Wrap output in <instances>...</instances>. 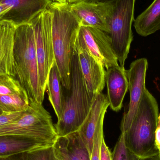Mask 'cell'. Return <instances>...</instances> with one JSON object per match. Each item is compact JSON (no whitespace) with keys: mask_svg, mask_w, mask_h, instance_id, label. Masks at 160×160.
I'll use <instances>...</instances> for the list:
<instances>
[{"mask_svg":"<svg viewBox=\"0 0 160 160\" xmlns=\"http://www.w3.org/2000/svg\"><path fill=\"white\" fill-rule=\"evenodd\" d=\"M55 143L68 160H90L91 154L78 131L58 137Z\"/></svg>","mask_w":160,"mask_h":160,"instance_id":"cell-17","label":"cell"},{"mask_svg":"<svg viewBox=\"0 0 160 160\" xmlns=\"http://www.w3.org/2000/svg\"><path fill=\"white\" fill-rule=\"evenodd\" d=\"M79 1H81V0H67L69 4L73 3L76 2H78Z\"/></svg>","mask_w":160,"mask_h":160,"instance_id":"cell-33","label":"cell"},{"mask_svg":"<svg viewBox=\"0 0 160 160\" xmlns=\"http://www.w3.org/2000/svg\"><path fill=\"white\" fill-rule=\"evenodd\" d=\"M13 94L27 93L17 79L7 74L0 73V95Z\"/></svg>","mask_w":160,"mask_h":160,"instance_id":"cell-21","label":"cell"},{"mask_svg":"<svg viewBox=\"0 0 160 160\" xmlns=\"http://www.w3.org/2000/svg\"><path fill=\"white\" fill-rule=\"evenodd\" d=\"M10 9V8L0 2V20H2L3 18Z\"/></svg>","mask_w":160,"mask_h":160,"instance_id":"cell-29","label":"cell"},{"mask_svg":"<svg viewBox=\"0 0 160 160\" xmlns=\"http://www.w3.org/2000/svg\"><path fill=\"white\" fill-rule=\"evenodd\" d=\"M53 160H68L58 146L54 143L52 146Z\"/></svg>","mask_w":160,"mask_h":160,"instance_id":"cell-27","label":"cell"},{"mask_svg":"<svg viewBox=\"0 0 160 160\" xmlns=\"http://www.w3.org/2000/svg\"><path fill=\"white\" fill-rule=\"evenodd\" d=\"M16 26L9 21L0 20V73L17 79L14 61Z\"/></svg>","mask_w":160,"mask_h":160,"instance_id":"cell-15","label":"cell"},{"mask_svg":"<svg viewBox=\"0 0 160 160\" xmlns=\"http://www.w3.org/2000/svg\"><path fill=\"white\" fill-rule=\"evenodd\" d=\"M1 158L2 160H25L23 153L13 155L7 158Z\"/></svg>","mask_w":160,"mask_h":160,"instance_id":"cell-30","label":"cell"},{"mask_svg":"<svg viewBox=\"0 0 160 160\" xmlns=\"http://www.w3.org/2000/svg\"><path fill=\"white\" fill-rule=\"evenodd\" d=\"M63 88L58 68L54 62L49 74L47 89L49 100L53 107L58 119L61 118L63 109Z\"/></svg>","mask_w":160,"mask_h":160,"instance_id":"cell-19","label":"cell"},{"mask_svg":"<svg viewBox=\"0 0 160 160\" xmlns=\"http://www.w3.org/2000/svg\"><path fill=\"white\" fill-rule=\"evenodd\" d=\"M70 87L64 94L63 109L55 125L58 137L78 131L86 118L92 99L88 94L80 68L78 53L74 49L70 67Z\"/></svg>","mask_w":160,"mask_h":160,"instance_id":"cell-4","label":"cell"},{"mask_svg":"<svg viewBox=\"0 0 160 160\" xmlns=\"http://www.w3.org/2000/svg\"><path fill=\"white\" fill-rule=\"evenodd\" d=\"M103 120L98 125L95 132L90 160H100L101 147L103 137Z\"/></svg>","mask_w":160,"mask_h":160,"instance_id":"cell-24","label":"cell"},{"mask_svg":"<svg viewBox=\"0 0 160 160\" xmlns=\"http://www.w3.org/2000/svg\"><path fill=\"white\" fill-rule=\"evenodd\" d=\"M25 160H53L52 146L23 153Z\"/></svg>","mask_w":160,"mask_h":160,"instance_id":"cell-23","label":"cell"},{"mask_svg":"<svg viewBox=\"0 0 160 160\" xmlns=\"http://www.w3.org/2000/svg\"><path fill=\"white\" fill-rule=\"evenodd\" d=\"M69 8L80 25L94 27L109 34L113 13L112 2L81 0L69 4Z\"/></svg>","mask_w":160,"mask_h":160,"instance_id":"cell-9","label":"cell"},{"mask_svg":"<svg viewBox=\"0 0 160 160\" xmlns=\"http://www.w3.org/2000/svg\"><path fill=\"white\" fill-rule=\"evenodd\" d=\"M148 62L146 58L133 61L129 69L126 70L128 80L130 102L128 111L124 113L121 124V131L124 132L129 128L136 115L142 96L146 88V78Z\"/></svg>","mask_w":160,"mask_h":160,"instance_id":"cell-10","label":"cell"},{"mask_svg":"<svg viewBox=\"0 0 160 160\" xmlns=\"http://www.w3.org/2000/svg\"><path fill=\"white\" fill-rule=\"evenodd\" d=\"M29 105L27 94L0 95V110L3 113L22 112L26 110Z\"/></svg>","mask_w":160,"mask_h":160,"instance_id":"cell-20","label":"cell"},{"mask_svg":"<svg viewBox=\"0 0 160 160\" xmlns=\"http://www.w3.org/2000/svg\"><path fill=\"white\" fill-rule=\"evenodd\" d=\"M156 144L157 148L159 151V154L160 156V113L159 115L158 122V127L156 132Z\"/></svg>","mask_w":160,"mask_h":160,"instance_id":"cell-28","label":"cell"},{"mask_svg":"<svg viewBox=\"0 0 160 160\" xmlns=\"http://www.w3.org/2000/svg\"><path fill=\"white\" fill-rule=\"evenodd\" d=\"M109 106L107 95L102 92L96 95L86 118L78 131L90 154L93 148L94 137L97 127L101 121L104 120Z\"/></svg>","mask_w":160,"mask_h":160,"instance_id":"cell-13","label":"cell"},{"mask_svg":"<svg viewBox=\"0 0 160 160\" xmlns=\"http://www.w3.org/2000/svg\"><path fill=\"white\" fill-rule=\"evenodd\" d=\"M52 145L30 137L16 135L0 136V158L25 153Z\"/></svg>","mask_w":160,"mask_h":160,"instance_id":"cell-16","label":"cell"},{"mask_svg":"<svg viewBox=\"0 0 160 160\" xmlns=\"http://www.w3.org/2000/svg\"><path fill=\"white\" fill-rule=\"evenodd\" d=\"M1 135L30 137L52 145L58 137L50 114L43 104L35 102H30L18 119L1 126Z\"/></svg>","mask_w":160,"mask_h":160,"instance_id":"cell-5","label":"cell"},{"mask_svg":"<svg viewBox=\"0 0 160 160\" xmlns=\"http://www.w3.org/2000/svg\"><path fill=\"white\" fill-rule=\"evenodd\" d=\"M75 45L87 52L104 68L119 65L109 34L94 27L80 25Z\"/></svg>","mask_w":160,"mask_h":160,"instance_id":"cell-8","label":"cell"},{"mask_svg":"<svg viewBox=\"0 0 160 160\" xmlns=\"http://www.w3.org/2000/svg\"><path fill=\"white\" fill-rule=\"evenodd\" d=\"M10 9L2 20L9 21L16 26L29 23L52 3L51 0H0Z\"/></svg>","mask_w":160,"mask_h":160,"instance_id":"cell-12","label":"cell"},{"mask_svg":"<svg viewBox=\"0 0 160 160\" xmlns=\"http://www.w3.org/2000/svg\"><path fill=\"white\" fill-rule=\"evenodd\" d=\"M3 112H2V111H1V110H0V115H2V114L3 113Z\"/></svg>","mask_w":160,"mask_h":160,"instance_id":"cell-35","label":"cell"},{"mask_svg":"<svg viewBox=\"0 0 160 160\" xmlns=\"http://www.w3.org/2000/svg\"><path fill=\"white\" fill-rule=\"evenodd\" d=\"M95 2H112V1H114V0H92Z\"/></svg>","mask_w":160,"mask_h":160,"instance_id":"cell-34","label":"cell"},{"mask_svg":"<svg viewBox=\"0 0 160 160\" xmlns=\"http://www.w3.org/2000/svg\"><path fill=\"white\" fill-rule=\"evenodd\" d=\"M159 115L158 102L146 88L130 126L124 132L126 147L140 158L159 154L155 139Z\"/></svg>","mask_w":160,"mask_h":160,"instance_id":"cell-3","label":"cell"},{"mask_svg":"<svg viewBox=\"0 0 160 160\" xmlns=\"http://www.w3.org/2000/svg\"><path fill=\"white\" fill-rule=\"evenodd\" d=\"M134 21L136 32L142 37L148 36L160 30V0H154Z\"/></svg>","mask_w":160,"mask_h":160,"instance_id":"cell-18","label":"cell"},{"mask_svg":"<svg viewBox=\"0 0 160 160\" xmlns=\"http://www.w3.org/2000/svg\"><path fill=\"white\" fill-rule=\"evenodd\" d=\"M136 0H114L109 33L112 48L119 66L124 67L133 40L132 26L134 21Z\"/></svg>","mask_w":160,"mask_h":160,"instance_id":"cell-6","label":"cell"},{"mask_svg":"<svg viewBox=\"0 0 160 160\" xmlns=\"http://www.w3.org/2000/svg\"><path fill=\"white\" fill-rule=\"evenodd\" d=\"M112 160H139L140 158L133 154L126 147L124 132H121L119 139L112 153Z\"/></svg>","mask_w":160,"mask_h":160,"instance_id":"cell-22","label":"cell"},{"mask_svg":"<svg viewBox=\"0 0 160 160\" xmlns=\"http://www.w3.org/2000/svg\"><path fill=\"white\" fill-rule=\"evenodd\" d=\"M51 14L52 37L54 62L64 88L70 87L71 59L80 24L71 12L69 4L52 2L48 6Z\"/></svg>","mask_w":160,"mask_h":160,"instance_id":"cell-1","label":"cell"},{"mask_svg":"<svg viewBox=\"0 0 160 160\" xmlns=\"http://www.w3.org/2000/svg\"><path fill=\"white\" fill-rule=\"evenodd\" d=\"M30 22L32 25L34 32L40 86L45 93L49 74L55 62L50 11L47 7L35 17Z\"/></svg>","mask_w":160,"mask_h":160,"instance_id":"cell-7","label":"cell"},{"mask_svg":"<svg viewBox=\"0 0 160 160\" xmlns=\"http://www.w3.org/2000/svg\"><path fill=\"white\" fill-rule=\"evenodd\" d=\"M105 81L109 106L113 111L118 112L122 108L128 89V80L125 68L118 65L108 68L105 73Z\"/></svg>","mask_w":160,"mask_h":160,"instance_id":"cell-14","label":"cell"},{"mask_svg":"<svg viewBox=\"0 0 160 160\" xmlns=\"http://www.w3.org/2000/svg\"><path fill=\"white\" fill-rule=\"evenodd\" d=\"M78 57L80 68L90 98L101 93L105 86L104 67L85 50L75 45Z\"/></svg>","mask_w":160,"mask_h":160,"instance_id":"cell-11","label":"cell"},{"mask_svg":"<svg viewBox=\"0 0 160 160\" xmlns=\"http://www.w3.org/2000/svg\"><path fill=\"white\" fill-rule=\"evenodd\" d=\"M0 160H1V158H0Z\"/></svg>","mask_w":160,"mask_h":160,"instance_id":"cell-36","label":"cell"},{"mask_svg":"<svg viewBox=\"0 0 160 160\" xmlns=\"http://www.w3.org/2000/svg\"><path fill=\"white\" fill-rule=\"evenodd\" d=\"M139 160H160V156L159 154H158L150 157L140 158Z\"/></svg>","mask_w":160,"mask_h":160,"instance_id":"cell-31","label":"cell"},{"mask_svg":"<svg viewBox=\"0 0 160 160\" xmlns=\"http://www.w3.org/2000/svg\"><path fill=\"white\" fill-rule=\"evenodd\" d=\"M14 61L17 79L30 102L43 104L45 93L40 86L34 32L30 22L16 26Z\"/></svg>","mask_w":160,"mask_h":160,"instance_id":"cell-2","label":"cell"},{"mask_svg":"<svg viewBox=\"0 0 160 160\" xmlns=\"http://www.w3.org/2000/svg\"><path fill=\"white\" fill-rule=\"evenodd\" d=\"M24 111L13 113H3L0 115V127L18 119L22 114Z\"/></svg>","mask_w":160,"mask_h":160,"instance_id":"cell-25","label":"cell"},{"mask_svg":"<svg viewBox=\"0 0 160 160\" xmlns=\"http://www.w3.org/2000/svg\"><path fill=\"white\" fill-rule=\"evenodd\" d=\"M51 1L53 2H57L60 3H68L67 0H51Z\"/></svg>","mask_w":160,"mask_h":160,"instance_id":"cell-32","label":"cell"},{"mask_svg":"<svg viewBox=\"0 0 160 160\" xmlns=\"http://www.w3.org/2000/svg\"><path fill=\"white\" fill-rule=\"evenodd\" d=\"M100 160H112V153L106 145L104 138L102 139L101 147Z\"/></svg>","mask_w":160,"mask_h":160,"instance_id":"cell-26","label":"cell"}]
</instances>
